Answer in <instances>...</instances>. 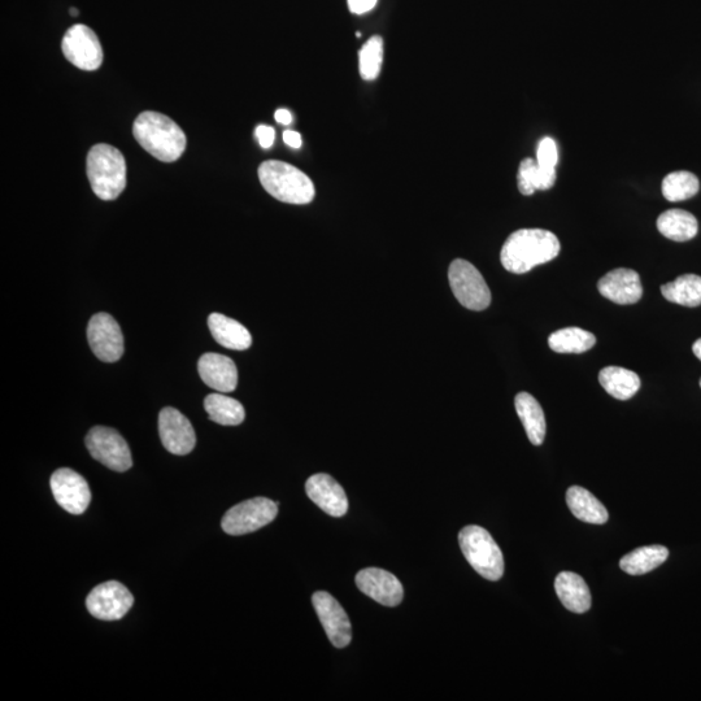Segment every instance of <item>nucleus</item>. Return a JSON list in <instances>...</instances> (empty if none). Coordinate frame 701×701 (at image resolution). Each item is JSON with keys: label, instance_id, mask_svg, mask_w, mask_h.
<instances>
[{"label": "nucleus", "instance_id": "1", "mask_svg": "<svg viewBox=\"0 0 701 701\" xmlns=\"http://www.w3.org/2000/svg\"><path fill=\"white\" fill-rule=\"evenodd\" d=\"M559 239L543 229H521L509 235L500 252L505 271L524 274L538 265L550 263L560 254Z\"/></svg>", "mask_w": 701, "mask_h": 701}, {"label": "nucleus", "instance_id": "2", "mask_svg": "<svg viewBox=\"0 0 701 701\" xmlns=\"http://www.w3.org/2000/svg\"><path fill=\"white\" fill-rule=\"evenodd\" d=\"M133 136L148 154L163 163H173L184 155V130L163 113L142 112L134 121Z\"/></svg>", "mask_w": 701, "mask_h": 701}, {"label": "nucleus", "instance_id": "3", "mask_svg": "<svg viewBox=\"0 0 701 701\" xmlns=\"http://www.w3.org/2000/svg\"><path fill=\"white\" fill-rule=\"evenodd\" d=\"M261 186L273 198L287 204H308L315 199L311 178L294 165L280 160H267L259 167Z\"/></svg>", "mask_w": 701, "mask_h": 701}, {"label": "nucleus", "instance_id": "4", "mask_svg": "<svg viewBox=\"0 0 701 701\" xmlns=\"http://www.w3.org/2000/svg\"><path fill=\"white\" fill-rule=\"evenodd\" d=\"M87 178L94 194L102 200H115L126 187V161L116 147L99 143L91 147L86 161Z\"/></svg>", "mask_w": 701, "mask_h": 701}, {"label": "nucleus", "instance_id": "5", "mask_svg": "<svg viewBox=\"0 0 701 701\" xmlns=\"http://www.w3.org/2000/svg\"><path fill=\"white\" fill-rule=\"evenodd\" d=\"M461 551L480 576L499 581L504 574V557L489 531L481 526H467L460 531Z\"/></svg>", "mask_w": 701, "mask_h": 701}, {"label": "nucleus", "instance_id": "6", "mask_svg": "<svg viewBox=\"0 0 701 701\" xmlns=\"http://www.w3.org/2000/svg\"><path fill=\"white\" fill-rule=\"evenodd\" d=\"M452 293L461 306L470 311H483L491 304V291L482 274L473 264L463 259L452 261L448 269Z\"/></svg>", "mask_w": 701, "mask_h": 701}, {"label": "nucleus", "instance_id": "7", "mask_svg": "<svg viewBox=\"0 0 701 701\" xmlns=\"http://www.w3.org/2000/svg\"><path fill=\"white\" fill-rule=\"evenodd\" d=\"M278 515V503L268 498H254L234 505L222 517V530L229 535L254 533L271 524Z\"/></svg>", "mask_w": 701, "mask_h": 701}, {"label": "nucleus", "instance_id": "8", "mask_svg": "<svg viewBox=\"0 0 701 701\" xmlns=\"http://www.w3.org/2000/svg\"><path fill=\"white\" fill-rule=\"evenodd\" d=\"M86 447L95 460L115 472H126L133 467L128 443L115 429L95 426L87 434Z\"/></svg>", "mask_w": 701, "mask_h": 701}, {"label": "nucleus", "instance_id": "9", "mask_svg": "<svg viewBox=\"0 0 701 701\" xmlns=\"http://www.w3.org/2000/svg\"><path fill=\"white\" fill-rule=\"evenodd\" d=\"M65 59L82 71L93 72L103 63V50L93 29L84 24L73 25L62 42Z\"/></svg>", "mask_w": 701, "mask_h": 701}, {"label": "nucleus", "instance_id": "10", "mask_svg": "<svg viewBox=\"0 0 701 701\" xmlns=\"http://www.w3.org/2000/svg\"><path fill=\"white\" fill-rule=\"evenodd\" d=\"M134 596L120 582L108 581L95 587L86 599L90 615L102 621H119L132 609Z\"/></svg>", "mask_w": 701, "mask_h": 701}, {"label": "nucleus", "instance_id": "11", "mask_svg": "<svg viewBox=\"0 0 701 701\" xmlns=\"http://www.w3.org/2000/svg\"><path fill=\"white\" fill-rule=\"evenodd\" d=\"M87 339L94 355L103 363H116L124 355V335L120 325L108 313L91 317Z\"/></svg>", "mask_w": 701, "mask_h": 701}, {"label": "nucleus", "instance_id": "12", "mask_svg": "<svg viewBox=\"0 0 701 701\" xmlns=\"http://www.w3.org/2000/svg\"><path fill=\"white\" fill-rule=\"evenodd\" d=\"M56 502L71 515H82L91 503V491L85 478L69 468L56 470L50 481Z\"/></svg>", "mask_w": 701, "mask_h": 701}, {"label": "nucleus", "instance_id": "13", "mask_svg": "<svg viewBox=\"0 0 701 701\" xmlns=\"http://www.w3.org/2000/svg\"><path fill=\"white\" fill-rule=\"evenodd\" d=\"M312 604L333 646L347 647L352 640V629L350 618L342 605L325 591L315 592L312 596Z\"/></svg>", "mask_w": 701, "mask_h": 701}, {"label": "nucleus", "instance_id": "14", "mask_svg": "<svg viewBox=\"0 0 701 701\" xmlns=\"http://www.w3.org/2000/svg\"><path fill=\"white\" fill-rule=\"evenodd\" d=\"M159 434L165 450L173 455H189L197 444L193 425L176 408L167 407L160 412Z\"/></svg>", "mask_w": 701, "mask_h": 701}, {"label": "nucleus", "instance_id": "15", "mask_svg": "<svg viewBox=\"0 0 701 701\" xmlns=\"http://www.w3.org/2000/svg\"><path fill=\"white\" fill-rule=\"evenodd\" d=\"M356 585L363 594L385 607H396L402 603L404 596L402 582L386 570L378 568L360 570L356 576Z\"/></svg>", "mask_w": 701, "mask_h": 701}, {"label": "nucleus", "instance_id": "16", "mask_svg": "<svg viewBox=\"0 0 701 701\" xmlns=\"http://www.w3.org/2000/svg\"><path fill=\"white\" fill-rule=\"evenodd\" d=\"M308 498L317 507L332 517H343L348 511V499L345 490L325 473L315 474L306 483Z\"/></svg>", "mask_w": 701, "mask_h": 701}, {"label": "nucleus", "instance_id": "17", "mask_svg": "<svg viewBox=\"0 0 701 701\" xmlns=\"http://www.w3.org/2000/svg\"><path fill=\"white\" fill-rule=\"evenodd\" d=\"M599 293L621 306L638 303L643 296L642 282L633 269L618 268L605 274L598 283Z\"/></svg>", "mask_w": 701, "mask_h": 701}, {"label": "nucleus", "instance_id": "18", "mask_svg": "<svg viewBox=\"0 0 701 701\" xmlns=\"http://www.w3.org/2000/svg\"><path fill=\"white\" fill-rule=\"evenodd\" d=\"M200 378L219 393H232L238 386V370L230 357L208 352L199 359Z\"/></svg>", "mask_w": 701, "mask_h": 701}, {"label": "nucleus", "instance_id": "19", "mask_svg": "<svg viewBox=\"0 0 701 701\" xmlns=\"http://www.w3.org/2000/svg\"><path fill=\"white\" fill-rule=\"evenodd\" d=\"M555 590L560 602L568 611L586 613L591 608V592L585 579L573 572H563L556 577Z\"/></svg>", "mask_w": 701, "mask_h": 701}, {"label": "nucleus", "instance_id": "20", "mask_svg": "<svg viewBox=\"0 0 701 701\" xmlns=\"http://www.w3.org/2000/svg\"><path fill=\"white\" fill-rule=\"evenodd\" d=\"M208 328L215 341L229 350L245 351L252 345L251 334L245 326L221 313H212L208 317Z\"/></svg>", "mask_w": 701, "mask_h": 701}, {"label": "nucleus", "instance_id": "21", "mask_svg": "<svg viewBox=\"0 0 701 701\" xmlns=\"http://www.w3.org/2000/svg\"><path fill=\"white\" fill-rule=\"evenodd\" d=\"M515 407L518 417L524 425L529 441L534 446H541L546 438V417L541 404L529 393H520L516 395Z\"/></svg>", "mask_w": 701, "mask_h": 701}, {"label": "nucleus", "instance_id": "22", "mask_svg": "<svg viewBox=\"0 0 701 701\" xmlns=\"http://www.w3.org/2000/svg\"><path fill=\"white\" fill-rule=\"evenodd\" d=\"M566 503L573 515L587 524L603 525L608 521L607 508L583 487H570L566 491Z\"/></svg>", "mask_w": 701, "mask_h": 701}, {"label": "nucleus", "instance_id": "23", "mask_svg": "<svg viewBox=\"0 0 701 701\" xmlns=\"http://www.w3.org/2000/svg\"><path fill=\"white\" fill-rule=\"evenodd\" d=\"M657 229L665 238L674 242H687L698 234L699 225L692 213L683 210H669L657 219Z\"/></svg>", "mask_w": 701, "mask_h": 701}, {"label": "nucleus", "instance_id": "24", "mask_svg": "<svg viewBox=\"0 0 701 701\" xmlns=\"http://www.w3.org/2000/svg\"><path fill=\"white\" fill-rule=\"evenodd\" d=\"M599 382L613 398L629 400L640 389V378L633 370L620 367H607L599 373Z\"/></svg>", "mask_w": 701, "mask_h": 701}, {"label": "nucleus", "instance_id": "25", "mask_svg": "<svg viewBox=\"0 0 701 701\" xmlns=\"http://www.w3.org/2000/svg\"><path fill=\"white\" fill-rule=\"evenodd\" d=\"M669 557L668 548L664 546H646L631 551L622 557L621 569L630 576H642L659 568Z\"/></svg>", "mask_w": 701, "mask_h": 701}, {"label": "nucleus", "instance_id": "26", "mask_svg": "<svg viewBox=\"0 0 701 701\" xmlns=\"http://www.w3.org/2000/svg\"><path fill=\"white\" fill-rule=\"evenodd\" d=\"M661 294L670 303L695 308L701 306V277L685 274L676 281L661 286Z\"/></svg>", "mask_w": 701, "mask_h": 701}, {"label": "nucleus", "instance_id": "27", "mask_svg": "<svg viewBox=\"0 0 701 701\" xmlns=\"http://www.w3.org/2000/svg\"><path fill=\"white\" fill-rule=\"evenodd\" d=\"M210 420L222 426H238L246 419L242 404L224 394H211L204 400Z\"/></svg>", "mask_w": 701, "mask_h": 701}, {"label": "nucleus", "instance_id": "28", "mask_svg": "<svg viewBox=\"0 0 701 701\" xmlns=\"http://www.w3.org/2000/svg\"><path fill=\"white\" fill-rule=\"evenodd\" d=\"M594 334L579 328L557 330L548 338V346L557 354H583L595 346Z\"/></svg>", "mask_w": 701, "mask_h": 701}, {"label": "nucleus", "instance_id": "29", "mask_svg": "<svg viewBox=\"0 0 701 701\" xmlns=\"http://www.w3.org/2000/svg\"><path fill=\"white\" fill-rule=\"evenodd\" d=\"M556 172L544 171L537 160L524 159L518 168V190L522 195H533L535 191L552 189L556 182Z\"/></svg>", "mask_w": 701, "mask_h": 701}, {"label": "nucleus", "instance_id": "30", "mask_svg": "<svg viewBox=\"0 0 701 701\" xmlns=\"http://www.w3.org/2000/svg\"><path fill=\"white\" fill-rule=\"evenodd\" d=\"M699 189V178L687 171L669 173L663 181V195L669 202H683L695 197Z\"/></svg>", "mask_w": 701, "mask_h": 701}, {"label": "nucleus", "instance_id": "31", "mask_svg": "<svg viewBox=\"0 0 701 701\" xmlns=\"http://www.w3.org/2000/svg\"><path fill=\"white\" fill-rule=\"evenodd\" d=\"M383 62V39L374 36L369 39L359 52V67L361 77L365 81L376 80L381 72Z\"/></svg>", "mask_w": 701, "mask_h": 701}, {"label": "nucleus", "instance_id": "32", "mask_svg": "<svg viewBox=\"0 0 701 701\" xmlns=\"http://www.w3.org/2000/svg\"><path fill=\"white\" fill-rule=\"evenodd\" d=\"M537 163L544 171L556 172L557 164H559V148H557L555 139L544 137L539 141Z\"/></svg>", "mask_w": 701, "mask_h": 701}, {"label": "nucleus", "instance_id": "33", "mask_svg": "<svg viewBox=\"0 0 701 701\" xmlns=\"http://www.w3.org/2000/svg\"><path fill=\"white\" fill-rule=\"evenodd\" d=\"M255 133L259 139L260 146L265 148V150L273 146L274 139H276V130L272 126L259 125Z\"/></svg>", "mask_w": 701, "mask_h": 701}, {"label": "nucleus", "instance_id": "34", "mask_svg": "<svg viewBox=\"0 0 701 701\" xmlns=\"http://www.w3.org/2000/svg\"><path fill=\"white\" fill-rule=\"evenodd\" d=\"M348 8L355 15H363L376 7L377 0H347Z\"/></svg>", "mask_w": 701, "mask_h": 701}, {"label": "nucleus", "instance_id": "35", "mask_svg": "<svg viewBox=\"0 0 701 701\" xmlns=\"http://www.w3.org/2000/svg\"><path fill=\"white\" fill-rule=\"evenodd\" d=\"M283 141L291 148L302 147V136L298 132H294V130H285Z\"/></svg>", "mask_w": 701, "mask_h": 701}, {"label": "nucleus", "instance_id": "36", "mask_svg": "<svg viewBox=\"0 0 701 701\" xmlns=\"http://www.w3.org/2000/svg\"><path fill=\"white\" fill-rule=\"evenodd\" d=\"M274 117H276L277 123L281 125H290L293 123V115L285 110V108H281V110L274 113Z\"/></svg>", "mask_w": 701, "mask_h": 701}, {"label": "nucleus", "instance_id": "37", "mask_svg": "<svg viewBox=\"0 0 701 701\" xmlns=\"http://www.w3.org/2000/svg\"><path fill=\"white\" fill-rule=\"evenodd\" d=\"M692 351H694L695 356L701 361V338L694 343V346H692Z\"/></svg>", "mask_w": 701, "mask_h": 701}, {"label": "nucleus", "instance_id": "38", "mask_svg": "<svg viewBox=\"0 0 701 701\" xmlns=\"http://www.w3.org/2000/svg\"><path fill=\"white\" fill-rule=\"evenodd\" d=\"M78 13H80V12H78V10H76V8H72V10H71V15H72L73 17L78 16Z\"/></svg>", "mask_w": 701, "mask_h": 701}, {"label": "nucleus", "instance_id": "39", "mask_svg": "<svg viewBox=\"0 0 701 701\" xmlns=\"http://www.w3.org/2000/svg\"><path fill=\"white\" fill-rule=\"evenodd\" d=\"M700 387H701V380H700Z\"/></svg>", "mask_w": 701, "mask_h": 701}]
</instances>
